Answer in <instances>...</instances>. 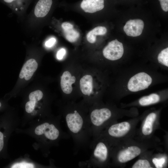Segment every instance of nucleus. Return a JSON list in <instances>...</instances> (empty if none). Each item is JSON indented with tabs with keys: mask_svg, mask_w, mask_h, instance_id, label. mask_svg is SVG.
Listing matches in <instances>:
<instances>
[{
	"mask_svg": "<svg viewBox=\"0 0 168 168\" xmlns=\"http://www.w3.org/2000/svg\"><path fill=\"white\" fill-rule=\"evenodd\" d=\"M152 82V78L149 75L145 72H140L130 79L127 87L131 91L137 92L148 88Z\"/></svg>",
	"mask_w": 168,
	"mask_h": 168,
	"instance_id": "nucleus-4",
	"label": "nucleus"
},
{
	"mask_svg": "<svg viewBox=\"0 0 168 168\" xmlns=\"http://www.w3.org/2000/svg\"><path fill=\"white\" fill-rule=\"evenodd\" d=\"M63 31L65 38L68 41L70 42H75L79 38V32L73 28Z\"/></svg>",
	"mask_w": 168,
	"mask_h": 168,
	"instance_id": "nucleus-19",
	"label": "nucleus"
},
{
	"mask_svg": "<svg viewBox=\"0 0 168 168\" xmlns=\"http://www.w3.org/2000/svg\"><path fill=\"white\" fill-rule=\"evenodd\" d=\"M80 7L85 12L94 13L104 8V0H82Z\"/></svg>",
	"mask_w": 168,
	"mask_h": 168,
	"instance_id": "nucleus-11",
	"label": "nucleus"
},
{
	"mask_svg": "<svg viewBox=\"0 0 168 168\" xmlns=\"http://www.w3.org/2000/svg\"><path fill=\"white\" fill-rule=\"evenodd\" d=\"M53 3V0H38L34 9L35 16L38 18L45 17L50 11Z\"/></svg>",
	"mask_w": 168,
	"mask_h": 168,
	"instance_id": "nucleus-10",
	"label": "nucleus"
},
{
	"mask_svg": "<svg viewBox=\"0 0 168 168\" xmlns=\"http://www.w3.org/2000/svg\"><path fill=\"white\" fill-rule=\"evenodd\" d=\"M56 42V39L55 38L52 37L49 39L45 42V45L47 48H51L54 45Z\"/></svg>",
	"mask_w": 168,
	"mask_h": 168,
	"instance_id": "nucleus-26",
	"label": "nucleus"
},
{
	"mask_svg": "<svg viewBox=\"0 0 168 168\" xmlns=\"http://www.w3.org/2000/svg\"><path fill=\"white\" fill-rule=\"evenodd\" d=\"M76 77L72 76L68 71L63 72L61 77L60 86L64 93L66 94H70L72 90V84L75 83Z\"/></svg>",
	"mask_w": 168,
	"mask_h": 168,
	"instance_id": "nucleus-13",
	"label": "nucleus"
},
{
	"mask_svg": "<svg viewBox=\"0 0 168 168\" xmlns=\"http://www.w3.org/2000/svg\"><path fill=\"white\" fill-rule=\"evenodd\" d=\"M2 105V104L1 102L0 101V108L1 107Z\"/></svg>",
	"mask_w": 168,
	"mask_h": 168,
	"instance_id": "nucleus-30",
	"label": "nucleus"
},
{
	"mask_svg": "<svg viewBox=\"0 0 168 168\" xmlns=\"http://www.w3.org/2000/svg\"><path fill=\"white\" fill-rule=\"evenodd\" d=\"M124 53L123 44L117 39L109 42L103 51L104 57L107 59L112 61L120 58Z\"/></svg>",
	"mask_w": 168,
	"mask_h": 168,
	"instance_id": "nucleus-5",
	"label": "nucleus"
},
{
	"mask_svg": "<svg viewBox=\"0 0 168 168\" xmlns=\"http://www.w3.org/2000/svg\"><path fill=\"white\" fill-rule=\"evenodd\" d=\"M107 32L106 28L104 26H97L89 31L86 35V39L90 43H94L96 41V36L104 35Z\"/></svg>",
	"mask_w": 168,
	"mask_h": 168,
	"instance_id": "nucleus-17",
	"label": "nucleus"
},
{
	"mask_svg": "<svg viewBox=\"0 0 168 168\" xmlns=\"http://www.w3.org/2000/svg\"><path fill=\"white\" fill-rule=\"evenodd\" d=\"M104 133H102L109 138H117L126 134L130 130L131 125L127 122L111 124L107 126Z\"/></svg>",
	"mask_w": 168,
	"mask_h": 168,
	"instance_id": "nucleus-7",
	"label": "nucleus"
},
{
	"mask_svg": "<svg viewBox=\"0 0 168 168\" xmlns=\"http://www.w3.org/2000/svg\"><path fill=\"white\" fill-rule=\"evenodd\" d=\"M144 27V23L142 20H130L126 22L124 27V30L127 35L136 37L141 34Z\"/></svg>",
	"mask_w": 168,
	"mask_h": 168,
	"instance_id": "nucleus-8",
	"label": "nucleus"
},
{
	"mask_svg": "<svg viewBox=\"0 0 168 168\" xmlns=\"http://www.w3.org/2000/svg\"><path fill=\"white\" fill-rule=\"evenodd\" d=\"M156 117L154 112L149 114L146 117L142 128V133L145 136L151 134L153 131V126Z\"/></svg>",
	"mask_w": 168,
	"mask_h": 168,
	"instance_id": "nucleus-16",
	"label": "nucleus"
},
{
	"mask_svg": "<svg viewBox=\"0 0 168 168\" xmlns=\"http://www.w3.org/2000/svg\"><path fill=\"white\" fill-rule=\"evenodd\" d=\"M31 0H0L16 12L24 10L30 3Z\"/></svg>",
	"mask_w": 168,
	"mask_h": 168,
	"instance_id": "nucleus-14",
	"label": "nucleus"
},
{
	"mask_svg": "<svg viewBox=\"0 0 168 168\" xmlns=\"http://www.w3.org/2000/svg\"><path fill=\"white\" fill-rule=\"evenodd\" d=\"M36 102L29 100L28 101L25 105V109L26 111L28 113H31L34 110Z\"/></svg>",
	"mask_w": 168,
	"mask_h": 168,
	"instance_id": "nucleus-25",
	"label": "nucleus"
},
{
	"mask_svg": "<svg viewBox=\"0 0 168 168\" xmlns=\"http://www.w3.org/2000/svg\"><path fill=\"white\" fill-rule=\"evenodd\" d=\"M81 90L85 95L90 96L92 91L93 78L91 76L86 75L83 76L80 81Z\"/></svg>",
	"mask_w": 168,
	"mask_h": 168,
	"instance_id": "nucleus-15",
	"label": "nucleus"
},
{
	"mask_svg": "<svg viewBox=\"0 0 168 168\" xmlns=\"http://www.w3.org/2000/svg\"><path fill=\"white\" fill-rule=\"evenodd\" d=\"M157 59L158 62L166 67L168 66V48L163 49L159 53Z\"/></svg>",
	"mask_w": 168,
	"mask_h": 168,
	"instance_id": "nucleus-20",
	"label": "nucleus"
},
{
	"mask_svg": "<svg viewBox=\"0 0 168 168\" xmlns=\"http://www.w3.org/2000/svg\"><path fill=\"white\" fill-rule=\"evenodd\" d=\"M152 161L156 168H161L162 167L166 161V160L164 158H154L153 159Z\"/></svg>",
	"mask_w": 168,
	"mask_h": 168,
	"instance_id": "nucleus-24",
	"label": "nucleus"
},
{
	"mask_svg": "<svg viewBox=\"0 0 168 168\" xmlns=\"http://www.w3.org/2000/svg\"><path fill=\"white\" fill-rule=\"evenodd\" d=\"M66 53V51L65 49L62 48L58 51L56 57L59 60L62 59Z\"/></svg>",
	"mask_w": 168,
	"mask_h": 168,
	"instance_id": "nucleus-27",
	"label": "nucleus"
},
{
	"mask_svg": "<svg viewBox=\"0 0 168 168\" xmlns=\"http://www.w3.org/2000/svg\"><path fill=\"white\" fill-rule=\"evenodd\" d=\"M133 168H152L149 161L146 159H140L137 161L132 166Z\"/></svg>",
	"mask_w": 168,
	"mask_h": 168,
	"instance_id": "nucleus-22",
	"label": "nucleus"
},
{
	"mask_svg": "<svg viewBox=\"0 0 168 168\" xmlns=\"http://www.w3.org/2000/svg\"><path fill=\"white\" fill-rule=\"evenodd\" d=\"M65 120L76 151L89 147L92 135L88 114H83L75 109L66 114Z\"/></svg>",
	"mask_w": 168,
	"mask_h": 168,
	"instance_id": "nucleus-1",
	"label": "nucleus"
},
{
	"mask_svg": "<svg viewBox=\"0 0 168 168\" xmlns=\"http://www.w3.org/2000/svg\"><path fill=\"white\" fill-rule=\"evenodd\" d=\"M43 96L42 91L37 90L31 92L29 96V98L30 100L36 103L41 100Z\"/></svg>",
	"mask_w": 168,
	"mask_h": 168,
	"instance_id": "nucleus-21",
	"label": "nucleus"
},
{
	"mask_svg": "<svg viewBox=\"0 0 168 168\" xmlns=\"http://www.w3.org/2000/svg\"><path fill=\"white\" fill-rule=\"evenodd\" d=\"M162 9L165 12L168 11V0H158Z\"/></svg>",
	"mask_w": 168,
	"mask_h": 168,
	"instance_id": "nucleus-28",
	"label": "nucleus"
},
{
	"mask_svg": "<svg viewBox=\"0 0 168 168\" xmlns=\"http://www.w3.org/2000/svg\"><path fill=\"white\" fill-rule=\"evenodd\" d=\"M61 27L63 31L73 28V26L68 22H64L61 25Z\"/></svg>",
	"mask_w": 168,
	"mask_h": 168,
	"instance_id": "nucleus-29",
	"label": "nucleus"
},
{
	"mask_svg": "<svg viewBox=\"0 0 168 168\" xmlns=\"http://www.w3.org/2000/svg\"><path fill=\"white\" fill-rule=\"evenodd\" d=\"M107 138L100 133L93 139L89 147L92 151L89 159L82 162L80 165H84L89 167L103 166L109 160L110 152Z\"/></svg>",
	"mask_w": 168,
	"mask_h": 168,
	"instance_id": "nucleus-2",
	"label": "nucleus"
},
{
	"mask_svg": "<svg viewBox=\"0 0 168 168\" xmlns=\"http://www.w3.org/2000/svg\"><path fill=\"white\" fill-rule=\"evenodd\" d=\"M141 152V149L138 146H132L128 147L119 153L117 159L120 163H126L139 156Z\"/></svg>",
	"mask_w": 168,
	"mask_h": 168,
	"instance_id": "nucleus-9",
	"label": "nucleus"
},
{
	"mask_svg": "<svg viewBox=\"0 0 168 168\" xmlns=\"http://www.w3.org/2000/svg\"><path fill=\"white\" fill-rule=\"evenodd\" d=\"M112 117L111 110L107 108L94 109L88 114L89 122L93 139L101 132L104 127L107 126Z\"/></svg>",
	"mask_w": 168,
	"mask_h": 168,
	"instance_id": "nucleus-3",
	"label": "nucleus"
},
{
	"mask_svg": "<svg viewBox=\"0 0 168 168\" xmlns=\"http://www.w3.org/2000/svg\"><path fill=\"white\" fill-rule=\"evenodd\" d=\"M12 168H32L34 167V165L26 162L16 163L11 167Z\"/></svg>",
	"mask_w": 168,
	"mask_h": 168,
	"instance_id": "nucleus-23",
	"label": "nucleus"
},
{
	"mask_svg": "<svg viewBox=\"0 0 168 168\" xmlns=\"http://www.w3.org/2000/svg\"><path fill=\"white\" fill-rule=\"evenodd\" d=\"M160 100L159 96L156 94H152L142 97L139 100V104L142 106H147L156 103Z\"/></svg>",
	"mask_w": 168,
	"mask_h": 168,
	"instance_id": "nucleus-18",
	"label": "nucleus"
},
{
	"mask_svg": "<svg viewBox=\"0 0 168 168\" xmlns=\"http://www.w3.org/2000/svg\"><path fill=\"white\" fill-rule=\"evenodd\" d=\"M35 133L38 135H44L45 138L51 141H54L59 137L60 133L54 124L45 122L37 126L35 130Z\"/></svg>",
	"mask_w": 168,
	"mask_h": 168,
	"instance_id": "nucleus-6",
	"label": "nucleus"
},
{
	"mask_svg": "<svg viewBox=\"0 0 168 168\" xmlns=\"http://www.w3.org/2000/svg\"><path fill=\"white\" fill-rule=\"evenodd\" d=\"M38 64L36 60L33 58L27 60L23 65L19 77L21 79L24 78L27 81L29 80L36 70Z\"/></svg>",
	"mask_w": 168,
	"mask_h": 168,
	"instance_id": "nucleus-12",
	"label": "nucleus"
}]
</instances>
